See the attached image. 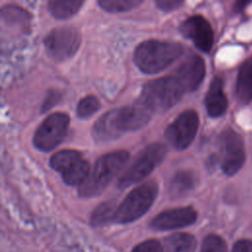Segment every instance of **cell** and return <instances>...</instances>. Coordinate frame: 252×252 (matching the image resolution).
Segmentation results:
<instances>
[{"mask_svg": "<svg viewBox=\"0 0 252 252\" xmlns=\"http://www.w3.org/2000/svg\"><path fill=\"white\" fill-rule=\"evenodd\" d=\"M132 252H163V245L157 239H148L136 245Z\"/></svg>", "mask_w": 252, "mask_h": 252, "instance_id": "obj_24", "label": "cell"}, {"mask_svg": "<svg viewBox=\"0 0 252 252\" xmlns=\"http://www.w3.org/2000/svg\"><path fill=\"white\" fill-rule=\"evenodd\" d=\"M154 110L142 99L134 103L109 110L101 115L93 126V137L97 142H107L125 132L144 127L152 118Z\"/></svg>", "mask_w": 252, "mask_h": 252, "instance_id": "obj_1", "label": "cell"}, {"mask_svg": "<svg viewBox=\"0 0 252 252\" xmlns=\"http://www.w3.org/2000/svg\"><path fill=\"white\" fill-rule=\"evenodd\" d=\"M232 252H252V241L248 239H241L235 242Z\"/></svg>", "mask_w": 252, "mask_h": 252, "instance_id": "obj_27", "label": "cell"}, {"mask_svg": "<svg viewBox=\"0 0 252 252\" xmlns=\"http://www.w3.org/2000/svg\"><path fill=\"white\" fill-rule=\"evenodd\" d=\"M142 2L141 0H99L97 4L106 12L121 13L132 10Z\"/></svg>", "mask_w": 252, "mask_h": 252, "instance_id": "obj_21", "label": "cell"}, {"mask_svg": "<svg viewBox=\"0 0 252 252\" xmlns=\"http://www.w3.org/2000/svg\"><path fill=\"white\" fill-rule=\"evenodd\" d=\"M220 166L227 175L235 174L245 160L244 143L241 136L232 129H225L220 136Z\"/></svg>", "mask_w": 252, "mask_h": 252, "instance_id": "obj_11", "label": "cell"}, {"mask_svg": "<svg viewBox=\"0 0 252 252\" xmlns=\"http://www.w3.org/2000/svg\"><path fill=\"white\" fill-rule=\"evenodd\" d=\"M195 248V237L189 233L177 232L164 239L163 252H194Z\"/></svg>", "mask_w": 252, "mask_h": 252, "instance_id": "obj_18", "label": "cell"}, {"mask_svg": "<svg viewBox=\"0 0 252 252\" xmlns=\"http://www.w3.org/2000/svg\"><path fill=\"white\" fill-rule=\"evenodd\" d=\"M155 3L158 9H160L164 12H171L173 10L178 9L183 4V1H180V0H156Z\"/></svg>", "mask_w": 252, "mask_h": 252, "instance_id": "obj_26", "label": "cell"}, {"mask_svg": "<svg viewBox=\"0 0 252 252\" xmlns=\"http://www.w3.org/2000/svg\"><path fill=\"white\" fill-rule=\"evenodd\" d=\"M182 53L183 46L178 42L149 39L136 47L133 60L143 73L156 74L176 61Z\"/></svg>", "mask_w": 252, "mask_h": 252, "instance_id": "obj_3", "label": "cell"}, {"mask_svg": "<svg viewBox=\"0 0 252 252\" xmlns=\"http://www.w3.org/2000/svg\"><path fill=\"white\" fill-rule=\"evenodd\" d=\"M196 177L189 170H180L171 178L168 191L172 197H182L194 189Z\"/></svg>", "mask_w": 252, "mask_h": 252, "instance_id": "obj_17", "label": "cell"}, {"mask_svg": "<svg viewBox=\"0 0 252 252\" xmlns=\"http://www.w3.org/2000/svg\"><path fill=\"white\" fill-rule=\"evenodd\" d=\"M129 159L126 151H115L97 158L86 180L79 186L78 194L83 198L96 197L118 175Z\"/></svg>", "mask_w": 252, "mask_h": 252, "instance_id": "obj_2", "label": "cell"}, {"mask_svg": "<svg viewBox=\"0 0 252 252\" xmlns=\"http://www.w3.org/2000/svg\"><path fill=\"white\" fill-rule=\"evenodd\" d=\"M198 128V113L194 109H186L167 126L164 131V137L171 147L182 151L191 145Z\"/></svg>", "mask_w": 252, "mask_h": 252, "instance_id": "obj_10", "label": "cell"}, {"mask_svg": "<svg viewBox=\"0 0 252 252\" xmlns=\"http://www.w3.org/2000/svg\"><path fill=\"white\" fill-rule=\"evenodd\" d=\"M197 220V212L192 207H181L163 211L157 215L150 226L156 230H172L188 226Z\"/></svg>", "mask_w": 252, "mask_h": 252, "instance_id": "obj_13", "label": "cell"}, {"mask_svg": "<svg viewBox=\"0 0 252 252\" xmlns=\"http://www.w3.org/2000/svg\"><path fill=\"white\" fill-rule=\"evenodd\" d=\"M205 105L211 117H220L225 112L227 98L222 90V81L220 78L216 77L211 82L205 98Z\"/></svg>", "mask_w": 252, "mask_h": 252, "instance_id": "obj_15", "label": "cell"}, {"mask_svg": "<svg viewBox=\"0 0 252 252\" xmlns=\"http://www.w3.org/2000/svg\"><path fill=\"white\" fill-rule=\"evenodd\" d=\"M44 46L48 55L56 61L71 58L79 49L81 35L73 27L55 28L45 36Z\"/></svg>", "mask_w": 252, "mask_h": 252, "instance_id": "obj_9", "label": "cell"}, {"mask_svg": "<svg viewBox=\"0 0 252 252\" xmlns=\"http://www.w3.org/2000/svg\"><path fill=\"white\" fill-rule=\"evenodd\" d=\"M235 92L240 102L249 103L252 100V57L245 60L239 68Z\"/></svg>", "mask_w": 252, "mask_h": 252, "instance_id": "obj_16", "label": "cell"}, {"mask_svg": "<svg viewBox=\"0 0 252 252\" xmlns=\"http://www.w3.org/2000/svg\"><path fill=\"white\" fill-rule=\"evenodd\" d=\"M69 123V115L64 112H54L48 115L33 134L34 147L42 152L55 149L65 138Z\"/></svg>", "mask_w": 252, "mask_h": 252, "instance_id": "obj_8", "label": "cell"}, {"mask_svg": "<svg viewBox=\"0 0 252 252\" xmlns=\"http://www.w3.org/2000/svg\"><path fill=\"white\" fill-rule=\"evenodd\" d=\"M100 107L99 100L94 95H86L77 105V115L80 118H89Z\"/></svg>", "mask_w": 252, "mask_h": 252, "instance_id": "obj_22", "label": "cell"}, {"mask_svg": "<svg viewBox=\"0 0 252 252\" xmlns=\"http://www.w3.org/2000/svg\"><path fill=\"white\" fill-rule=\"evenodd\" d=\"M224 240L216 234H209L203 240L200 252H226Z\"/></svg>", "mask_w": 252, "mask_h": 252, "instance_id": "obj_23", "label": "cell"}, {"mask_svg": "<svg viewBox=\"0 0 252 252\" xmlns=\"http://www.w3.org/2000/svg\"><path fill=\"white\" fill-rule=\"evenodd\" d=\"M50 166L61 173L64 182L71 186L81 185L90 173V164L76 150H63L49 159Z\"/></svg>", "mask_w": 252, "mask_h": 252, "instance_id": "obj_7", "label": "cell"}, {"mask_svg": "<svg viewBox=\"0 0 252 252\" xmlns=\"http://www.w3.org/2000/svg\"><path fill=\"white\" fill-rule=\"evenodd\" d=\"M180 32L193 41L203 52H210L214 43V32L210 23L201 15L186 19L180 26Z\"/></svg>", "mask_w": 252, "mask_h": 252, "instance_id": "obj_12", "label": "cell"}, {"mask_svg": "<svg viewBox=\"0 0 252 252\" xmlns=\"http://www.w3.org/2000/svg\"><path fill=\"white\" fill-rule=\"evenodd\" d=\"M249 4V1H237V2H235L234 3V6H233V10L235 11V12H240V11H242L244 8H245V6L246 5H248Z\"/></svg>", "mask_w": 252, "mask_h": 252, "instance_id": "obj_28", "label": "cell"}, {"mask_svg": "<svg viewBox=\"0 0 252 252\" xmlns=\"http://www.w3.org/2000/svg\"><path fill=\"white\" fill-rule=\"evenodd\" d=\"M184 93L186 92L181 83L173 75L148 82L143 87L139 98L154 111H166L178 102Z\"/></svg>", "mask_w": 252, "mask_h": 252, "instance_id": "obj_5", "label": "cell"}, {"mask_svg": "<svg viewBox=\"0 0 252 252\" xmlns=\"http://www.w3.org/2000/svg\"><path fill=\"white\" fill-rule=\"evenodd\" d=\"M61 94L60 93H58L55 90H51L48 92L45 99L43 100V103L41 105V112H44L46 110H48L49 108H51L54 104H56L59 100H60Z\"/></svg>", "mask_w": 252, "mask_h": 252, "instance_id": "obj_25", "label": "cell"}, {"mask_svg": "<svg viewBox=\"0 0 252 252\" xmlns=\"http://www.w3.org/2000/svg\"><path fill=\"white\" fill-rule=\"evenodd\" d=\"M206 74V66L202 57L192 54L186 57L175 70L174 76L181 83L185 92H193L200 84Z\"/></svg>", "mask_w": 252, "mask_h": 252, "instance_id": "obj_14", "label": "cell"}, {"mask_svg": "<svg viewBox=\"0 0 252 252\" xmlns=\"http://www.w3.org/2000/svg\"><path fill=\"white\" fill-rule=\"evenodd\" d=\"M166 155V148L160 143H153L135 157L129 166L119 176L117 186L120 189L129 187L145 179L160 162Z\"/></svg>", "mask_w": 252, "mask_h": 252, "instance_id": "obj_6", "label": "cell"}, {"mask_svg": "<svg viewBox=\"0 0 252 252\" xmlns=\"http://www.w3.org/2000/svg\"><path fill=\"white\" fill-rule=\"evenodd\" d=\"M116 204L114 201H107L100 204L91 216V223L93 226H101L109 222H113Z\"/></svg>", "mask_w": 252, "mask_h": 252, "instance_id": "obj_20", "label": "cell"}, {"mask_svg": "<svg viewBox=\"0 0 252 252\" xmlns=\"http://www.w3.org/2000/svg\"><path fill=\"white\" fill-rule=\"evenodd\" d=\"M83 4V0H51L47 3V9L54 18L58 20H65L75 15Z\"/></svg>", "mask_w": 252, "mask_h": 252, "instance_id": "obj_19", "label": "cell"}, {"mask_svg": "<svg viewBox=\"0 0 252 252\" xmlns=\"http://www.w3.org/2000/svg\"><path fill=\"white\" fill-rule=\"evenodd\" d=\"M158 192L155 181L145 182L131 190L117 206L113 222L125 224L144 216L152 207Z\"/></svg>", "mask_w": 252, "mask_h": 252, "instance_id": "obj_4", "label": "cell"}]
</instances>
